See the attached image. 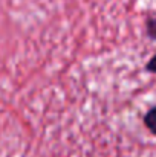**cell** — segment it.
Segmentation results:
<instances>
[{
    "label": "cell",
    "instance_id": "2",
    "mask_svg": "<svg viewBox=\"0 0 156 157\" xmlns=\"http://www.w3.org/2000/svg\"><path fill=\"white\" fill-rule=\"evenodd\" d=\"M146 34L150 40H156V17H149L146 21Z\"/></svg>",
    "mask_w": 156,
    "mask_h": 157
},
{
    "label": "cell",
    "instance_id": "1",
    "mask_svg": "<svg viewBox=\"0 0 156 157\" xmlns=\"http://www.w3.org/2000/svg\"><path fill=\"white\" fill-rule=\"evenodd\" d=\"M144 125L147 127V130H149L152 134L156 136V105L152 107V108L146 113V116H144Z\"/></svg>",
    "mask_w": 156,
    "mask_h": 157
},
{
    "label": "cell",
    "instance_id": "3",
    "mask_svg": "<svg viewBox=\"0 0 156 157\" xmlns=\"http://www.w3.org/2000/svg\"><path fill=\"white\" fill-rule=\"evenodd\" d=\"M146 70L150 73H156V53L149 59V63L146 64Z\"/></svg>",
    "mask_w": 156,
    "mask_h": 157
}]
</instances>
